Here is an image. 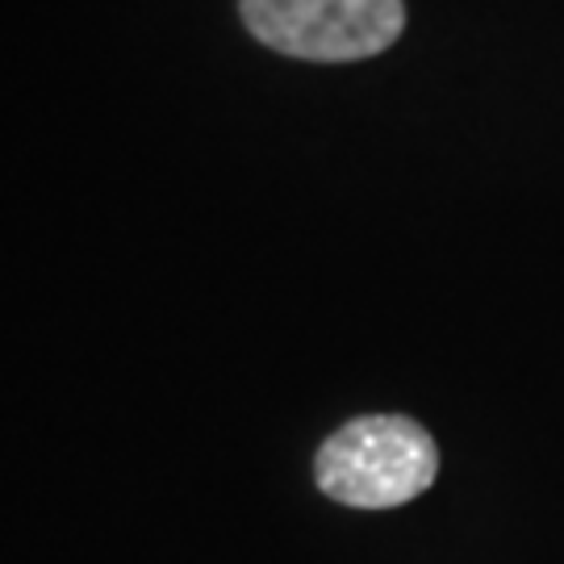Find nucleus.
Segmentation results:
<instances>
[{
	"label": "nucleus",
	"mask_w": 564,
	"mask_h": 564,
	"mask_svg": "<svg viewBox=\"0 0 564 564\" xmlns=\"http://www.w3.org/2000/svg\"><path fill=\"white\" fill-rule=\"evenodd\" d=\"M440 447L405 414H368L339 426L314 460L326 498L360 510H389L414 502L435 485Z\"/></svg>",
	"instance_id": "1"
},
{
	"label": "nucleus",
	"mask_w": 564,
	"mask_h": 564,
	"mask_svg": "<svg viewBox=\"0 0 564 564\" xmlns=\"http://www.w3.org/2000/svg\"><path fill=\"white\" fill-rule=\"evenodd\" d=\"M256 42L310 63H356L389 51L405 30L402 0H239Z\"/></svg>",
	"instance_id": "2"
}]
</instances>
